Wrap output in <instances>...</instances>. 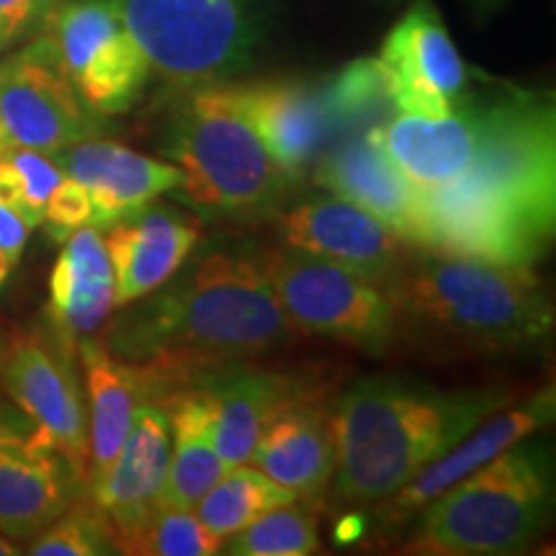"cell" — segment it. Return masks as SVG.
Wrapping results in <instances>:
<instances>
[{"label": "cell", "instance_id": "2e32d148", "mask_svg": "<svg viewBox=\"0 0 556 556\" xmlns=\"http://www.w3.org/2000/svg\"><path fill=\"white\" fill-rule=\"evenodd\" d=\"M554 387H546L533 397L520 402L518 407L505 409V413L500 409V413L490 415L462 443H456L441 458H435L426 469L417 471L394 495L374 505L377 507L379 528L392 531V528L407 523L409 518H415V513H420L430 500L446 492L448 486L462 482L464 477L482 467V464L492 462L505 448H510L513 443L523 441L528 435H536L541 428H546L554 420Z\"/></svg>", "mask_w": 556, "mask_h": 556}, {"label": "cell", "instance_id": "d4e9b609", "mask_svg": "<svg viewBox=\"0 0 556 556\" xmlns=\"http://www.w3.org/2000/svg\"><path fill=\"white\" fill-rule=\"evenodd\" d=\"M78 358L88 394L90 490V484L111 467V462L119 454L137 407L144 402V392L137 374L99 340H90L88 336L80 338Z\"/></svg>", "mask_w": 556, "mask_h": 556}, {"label": "cell", "instance_id": "8d00e7d4", "mask_svg": "<svg viewBox=\"0 0 556 556\" xmlns=\"http://www.w3.org/2000/svg\"><path fill=\"white\" fill-rule=\"evenodd\" d=\"M11 148V142H9V137H5V129H3V124H0V157H3V152Z\"/></svg>", "mask_w": 556, "mask_h": 556}, {"label": "cell", "instance_id": "3957f363", "mask_svg": "<svg viewBox=\"0 0 556 556\" xmlns=\"http://www.w3.org/2000/svg\"><path fill=\"white\" fill-rule=\"evenodd\" d=\"M507 405L505 389L448 392L394 377L356 381L328 413L332 495L343 505H379Z\"/></svg>", "mask_w": 556, "mask_h": 556}, {"label": "cell", "instance_id": "7a4b0ae2", "mask_svg": "<svg viewBox=\"0 0 556 556\" xmlns=\"http://www.w3.org/2000/svg\"><path fill=\"white\" fill-rule=\"evenodd\" d=\"M484 139L462 178L422 191V248L533 268L556 225V119L539 93L484 101Z\"/></svg>", "mask_w": 556, "mask_h": 556}, {"label": "cell", "instance_id": "4fadbf2b", "mask_svg": "<svg viewBox=\"0 0 556 556\" xmlns=\"http://www.w3.org/2000/svg\"><path fill=\"white\" fill-rule=\"evenodd\" d=\"M379 62L389 99L400 114L438 119L464 99L467 67L428 0L415 3L389 31Z\"/></svg>", "mask_w": 556, "mask_h": 556}, {"label": "cell", "instance_id": "cb8c5ba5", "mask_svg": "<svg viewBox=\"0 0 556 556\" xmlns=\"http://www.w3.org/2000/svg\"><path fill=\"white\" fill-rule=\"evenodd\" d=\"M208 409H212V441L227 469L250 464L255 443L270 417L299 392L287 377L266 371H232L208 379Z\"/></svg>", "mask_w": 556, "mask_h": 556}, {"label": "cell", "instance_id": "83f0119b", "mask_svg": "<svg viewBox=\"0 0 556 556\" xmlns=\"http://www.w3.org/2000/svg\"><path fill=\"white\" fill-rule=\"evenodd\" d=\"M319 552L315 507L304 500L278 505L225 539L219 554L229 556H309Z\"/></svg>", "mask_w": 556, "mask_h": 556}, {"label": "cell", "instance_id": "1f68e13d", "mask_svg": "<svg viewBox=\"0 0 556 556\" xmlns=\"http://www.w3.org/2000/svg\"><path fill=\"white\" fill-rule=\"evenodd\" d=\"M225 539L206 531L199 516L184 507H160L124 554L137 556H212Z\"/></svg>", "mask_w": 556, "mask_h": 556}, {"label": "cell", "instance_id": "e575fe53", "mask_svg": "<svg viewBox=\"0 0 556 556\" xmlns=\"http://www.w3.org/2000/svg\"><path fill=\"white\" fill-rule=\"evenodd\" d=\"M29 232L31 227L18 217V212H13L5 201H0V287L18 266Z\"/></svg>", "mask_w": 556, "mask_h": 556}, {"label": "cell", "instance_id": "e0dca14e", "mask_svg": "<svg viewBox=\"0 0 556 556\" xmlns=\"http://www.w3.org/2000/svg\"><path fill=\"white\" fill-rule=\"evenodd\" d=\"M65 176L88 191L93 217L90 225L109 229L144 212L163 193L180 186L173 163L148 157L119 142L88 137L52 155Z\"/></svg>", "mask_w": 556, "mask_h": 556}, {"label": "cell", "instance_id": "d6986e66", "mask_svg": "<svg viewBox=\"0 0 556 556\" xmlns=\"http://www.w3.org/2000/svg\"><path fill=\"white\" fill-rule=\"evenodd\" d=\"M484 101L462 99L446 116L400 114L371 127L394 165L420 191L462 178L484 139Z\"/></svg>", "mask_w": 556, "mask_h": 556}, {"label": "cell", "instance_id": "30bf717a", "mask_svg": "<svg viewBox=\"0 0 556 556\" xmlns=\"http://www.w3.org/2000/svg\"><path fill=\"white\" fill-rule=\"evenodd\" d=\"M0 381L13 405L29 417L88 486V413L75 379L73 343L62 336L50 340L41 332L16 336L3 345Z\"/></svg>", "mask_w": 556, "mask_h": 556}, {"label": "cell", "instance_id": "ba28073f", "mask_svg": "<svg viewBox=\"0 0 556 556\" xmlns=\"http://www.w3.org/2000/svg\"><path fill=\"white\" fill-rule=\"evenodd\" d=\"M294 330L379 353L397 343V315L384 283L319 255L278 245L255 261Z\"/></svg>", "mask_w": 556, "mask_h": 556}, {"label": "cell", "instance_id": "f546056e", "mask_svg": "<svg viewBox=\"0 0 556 556\" xmlns=\"http://www.w3.org/2000/svg\"><path fill=\"white\" fill-rule=\"evenodd\" d=\"M65 173L50 155L26 148H9L0 157V201H5L31 229L41 227L47 201Z\"/></svg>", "mask_w": 556, "mask_h": 556}, {"label": "cell", "instance_id": "277c9868", "mask_svg": "<svg viewBox=\"0 0 556 556\" xmlns=\"http://www.w3.org/2000/svg\"><path fill=\"white\" fill-rule=\"evenodd\" d=\"M384 289L397 315V340L464 356L518 353L546 343L552 299L533 268L413 248Z\"/></svg>", "mask_w": 556, "mask_h": 556}, {"label": "cell", "instance_id": "7402d4cb", "mask_svg": "<svg viewBox=\"0 0 556 556\" xmlns=\"http://www.w3.org/2000/svg\"><path fill=\"white\" fill-rule=\"evenodd\" d=\"M250 462L304 503L325 495L336 469L328 409L296 392L263 428Z\"/></svg>", "mask_w": 556, "mask_h": 556}, {"label": "cell", "instance_id": "7c38bea8", "mask_svg": "<svg viewBox=\"0 0 556 556\" xmlns=\"http://www.w3.org/2000/svg\"><path fill=\"white\" fill-rule=\"evenodd\" d=\"M18 409V407H16ZM88 486L18 409L0 413V533L31 541Z\"/></svg>", "mask_w": 556, "mask_h": 556}, {"label": "cell", "instance_id": "6da1fadb", "mask_svg": "<svg viewBox=\"0 0 556 556\" xmlns=\"http://www.w3.org/2000/svg\"><path fill=\"white\" fill-rule=\"evenodd\" d=\"M131 304L103 345L137 374L144 402L206 384L296 332L258 263L227 253L206 255Z\"/></svg>", "mask_w": 556, "mask_h": 556}, {"label": "cell", "instance_id": "4dcf8cb0", "mask_svg": "<svg viewBox=\"0 0 556 556\" xmlns=\"http://www.w3.org/2000/svg\"><path fill=\"white\" fill-rule=\"evenodd\" d=\"M323 93L338 135L358 129L364 122L381 119V114L392 106L379 60L351 62L328 86H323Z\"/></svg>", "mask_w": 556, "mask_h": 556}, {"label": "cell", "instance_id": "5bb4252c", "mask_svg": "<svg viewBox=\"0 0 556 556\" xmlns=\"http://www.w3.org/2000/svg\"><path fill=\"white\" fill-rule=\"evenodd\" d=\"M170 467V422L157 402H142L119 454L90 484V497L114 528L116 552L124 554L148 520L163 507Z\"/></svg>", "mask_w": 556, "mask_h": 556}, {"label": "cell", "instance_id": "74e56055", "mask_svg": "<svg viewBox=\"0 0 556 556\" xmlns=\"http://www.w3.org/2000/svg\"><path fill=\"white\" fill-rule=\"evenodd\" d=\"M3 345H5V343H3V340H0V356H3Z\"/></svg>", "mask_w": 556, "mask_h": 556}, {"label": "cell", "instance_id": "8fae6325", "mask_svg": "<svg viewBox=\"0 0 556 556\" xmlns=\"http://www.w3.org/2000/svg\"><path fill=\"white\" fill-rule=\"evenodd\" d=\"M0 124L11 148L52 157L99 135L103 116L80 99L50 45L39 37L0 62Z\"/></svg>", "mask_w": 556, "mask_h": 556}, {"label": "cell", "instance_id": "9c48e42d", "mask_svg": "<svg viewBox=\"0 0 556 556\" xmlns=\"http://www.w3.org/2000/svg\"><path fill=\"white\" fill-rule=\"evenodd\" d=\"M62 73L96 114L129 111L150 80V65L111 0H65L41 24Z\"/></svg>", "mask_w": 556, "mask_h": 556}, {"label": "cell", "instance_id": "4316f807", "mask_svg": "<svg viewBox=\"0 0 556 556\" xmlns=\"http://www.w3.org/2000/svg\"><path fill=\"white\" fill-rule=\"evenodd\" d=\"M294 500H299L294 492L276 484L261 469L240 464V467L227 469V475L199 500L193 513L206 526V531L227 539L261 518L263 513L294 503Z\"/></svg>", "mask_w": 556, "mask_h": 556}, {"label": "cell", "instance_id": "8992f818", "mask_svg": "<svg viewBox=\"0 0 556 556\" xmlns=\"http://www.w3.org/2000/svg\"><path fill=\"white\" fill-rule=\"evenodd\" d=\"M165 155L180 170V199L212 217L261 214L291 186L250 124L238 86L189 88L170 119Z\"/></svg>", "mask_w": 556, "mask_h": 556}, {"label": "cell", "instance_id": "d6a6232c", "mask_svg": "<svg viewBox=\"0 0 556 556\" xmlns=\"http://www.w3.org/2000/svg\"><path fill=\"white\" fill-rule=\"evenodd\" d=\"M90 217H93V208H90L88 191L83 189L78 180L65 176L58 184V189L52 191L50 201H47L41 227L47 229L52 240L65 242L75 229L90 225Z\"/></svg>", "mask_w": 556, "mask_h": 556}, {"label": "cell", "instance_id": "9a60e30c", "mask_svg": "<svg viewBox=\"0 0 556 556\" xmlns=\"http://www.w3.org/2000/svg\"><path fill=\"white\" fill-rule=\"evenodd\" d=\"M281 245L319 255L384 283L413 250L394 229L343 197L299 201L278 219Z\"/></svg>", "mask_w": 556, "mask_h": 556}, {"label": "cell", "instance_id": "f1b7e54d", "mask_svg": "<svg viewBox=\"0 0 556 556\" xmlns=\"http://www.w3.org/2000/svg\"><path fill=\"white\" fill-rule=\"evenodd\" d=\"M31 556H101L116 552L114 528L99 503L86 495L75 497L39 536L29 541Z\"/></svg>", "mask_w": 556, "mask_h": 556}, {"label": "cell", "instance_id": "ffe728a7", "mask_svg": "<svg viewBox=\"0 0 556 556\" xmlns=\"http://www.w3.org/2000/svg\"><path fill=\"white\" fill-rule=\"evenodd\" d=\"M238 93L268 155L291 184L304 178L309 165L325 155L330 139L340 137L323 88L270 80L238 86Z\"/></svg>", "mask_w": 556, "mask_h": 556}, {"label": "cell", "instance_id": "5b68a950", "mask_svg": "<svg viewBox=\"0 0 556 556\" xmlns=\"http://www.w3.org/2000/svg\"><path fill=\"white\" fill-rule=\"evenodd\" d=\"M531 438L513 443L415 513L402 552L417 556L526 552L546 528L554 505L552 454Z\"/></svg>", "mask_w": 556, "mask_h": 556}, {"label": "cell", "instance_id": "836d02e7", "mask_svg": "<svg viewBox=\"0 0 556 556\" xmlns=\"http://www.w3.org/2000/svg\"><path fill=\"white\" fill-rule=\"evenodd\" d=\"M54 0H0V50L41 29Z\"/></svg>", "mask_w": 556, "mask_h": 556}, {"label": "cell", "instance_id": "484cf974", "mask_svg": "<svg viewBox=\"0 0 556 556\" xmlns=\"http://www.w3.org/2000/svg\"><path fill=\"white\" fill-rule=\"evenodd\" d=\"M170 422V467L163 507L193 510L199 500L227 475L212 441V409L204 387L178 389L157 400Z\"/></svg>", "mask_w": 556, "mask_h": 556}, {"label": "cell", "instance_id": "603a6c76", "mask_svg": "<svg viewBox=\"0 0 556 556\" xmlns=\"http://www.w3.org/2000/svg\"><path fill=\"white\" fill-rule=\"evenodd\" d=\"M116 307L114 266L99 227L75 229L50 278L52 328L70 343L99 330Z\"/></svg>", "mask_w": 556, "mask_h": 556}, {"label": "cell", "instance_id": "d590c367", "mask_svg": "<svg viewBox=\"0 0 556 556\" xmlns=\"http://www.w3.org/2000/svg\"><path fill=\"white\" fill-rule=\"evenodd\" d=\"M16 554H21V548L16 546V541L0 533V556H16Z\"/></svg>", "mask_w": 556, "mask_h": 556}, {"label": "cell", "instance_id": "ac0fdd59", "mask_svg": "<svg viewBox=\"0 0 556 556\" xmlns=\"http://www.w3.org/2000/svg\"><path fill=\"white\" fill-rule=\"evenodd\" d=\"M315 180L336 197L366 208L409 245L422 248V191L394 165L371 129L325 152Z\"/></svg>", "mask_w": 556, "mask_h": 556}, {"label": "cell", "instance_id": "44dd1931", "mask_svg": "<svg viewBox=\"0 0 556 556\" xmlns=\"http://www.w3.org/2000/svg\"><path fill=\"white\" fill-rule=\"evenodd\" d=\"M103 242L114 266L116 307H127L184 268L199 242V229L176 208L150 204L137 217L109 227Z\"/></svg>", "mask_w": 556, "mask_h": 556}, {"label": "cell", "instance_id": "52a82bcc", "mask_svg": "<svg viewBox=\"0 0 556 556\" xmlns=\"http://www.w3.org/2000/svg\"><path fill=\"white\" fill-rule=\"evenodd\" d=\"M150 73L176 88L222 83L248 65L250 0H111Z\"/></svg>", "mask_w": 556, "mask_h": 556}]
</instances>
